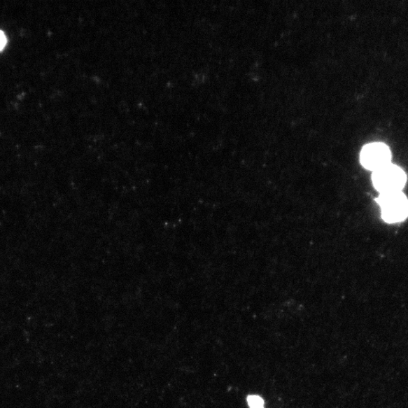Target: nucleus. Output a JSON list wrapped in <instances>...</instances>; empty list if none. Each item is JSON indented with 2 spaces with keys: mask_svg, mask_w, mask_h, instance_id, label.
I'll return each mask as SVG.
<instances>
[{
  "mask_svg": "<svg viewBox=\"0 0 408 408\" xmlns=\"http://www.w3.org/2000/svg\"><path fill=\"white\" fill-rule=\"evenodd\" d=\"M391 149L381 142L365 146L360 153V163L367 169L377 171L391 164Z\"/></svg>",
  "mask_w": 408,
  "mask_h": 408,
  "instance_id": "3",
  "label": "nucleus"
},
{
  "mask_svg": "<svg viewBox=\"0 0 408 408\" xmlns=\"http://www.w3.org/2000/svg\"><path fill=\"white\" fill-rule=\"evenodd\" d=\"M6 44V37L3 32L0 31V50H2Z\"/></svg>",
  "mask_w": 408,
  "mask_h": 408,
  "instance_id": "5",
  "label": "nucleus"
},
{
  "mask_svg": "<svg viewBox=\"0 0 408 408\" xmlns=\"http://www.w3.org/2000/svg\"><path fill=\"white\" fill-rule=\"evenodd\" d=\"M248 403L250 408H265L264 400H262V398L259 395H249L248 397Z\"/></svg>",
  "mask_w": 408,
  "mask_h": 408,
  "instance_id": "4",
  "label": "nucleus"
},
{
  "mask_svg": "<svg viewBox=\"0 0 408 408\" xmlns=\"http://www.w3.org/2000/svg\"><path fill=\"white\" fill-rule=\"evenodd\" d=\"M372 181L378 192L390 193L402 192L407 181V176L400 167L388 164L374 171Z\"/></svg>",
  "mask_w": 408,
  "mask_h": 408,
  "instance_id": "2",
  "label": "nucleus"
},
{
  "mask_svg": "<svg viewBox=\"0 0 408 408\" xmlns=\"http://www.w3.org/2000/svg\"><path fill=\"white\" fill-rule=\"evenodd\" d=\"M382 217L388 223L404 221L408 216V200L402 192L382 193L377 199Z\"/></svg>",
  "mask_w": 408,
  "mask_h": 408,
  "instance_id": "1",
  "label": "nucleus"
}]
</instances>
